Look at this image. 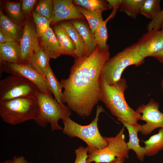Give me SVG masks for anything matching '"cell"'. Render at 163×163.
Listing matches in <instances>:
<instances>
[{"label":"cell","instance_id":"obj_25","mask_svg":"<svg viewBox=\"0 0 163 163\" xmlns=\"http://www.w3.org/2000/svg\"><path fill=\"white\" fill-rule=\"evenodd\" d=\"M144 0H122L119 11L124 12L127 16L135 19L139 14Z\"/></svg>","mask_w":163,"mask_h":163},{"label":"cell","instance_id":"obj_2","mask_svg":"<svg viewBox=\"0 0 163 163\" xmlns=\"http://www.w3.org/2000/svg\"><path fill=\"white\" fill-rule=\"evenodd\" d=\"M101 89L100 101L109 109L117 120L132 124H137L141 120V114L131 108L125 100L124 93L128 87L123 78L116 83L109 85L99 78Z\"/></svg>","mask_w":163,"mask_h":163},{"label":"cell","instance_id":"obj_31","mask_svg":"<svg viewBox=\"0 0 163 163\" xmlns=\"http://www.w3.org/2000/svg\"><path fill=\"white\" fill-rule=\"evenodd\" d=\"M53 11V0L40 1L37 5L35 12L51 20Z\"/></svg>","mask_w":163,"mask_h":163},{"label":"cell","instance_id":"obj_17","mask_svg":"<svg viewBox=\"0 0 163 163\" xmlns=\"http://www.w3.org/2000/svg\"><path fill=\"white\" fill-rule=\"evenodd\" d=\"M21 51L20 44L17 41L0 44L1 63H20Z\"/></svg>","mask_w":163,"mask_h":163},{"label":"cell","instance_id":"obj_6","mask_svg":"<svg viewBox=\"0 0 163 163\" xmlns=\"http://www.w3.org/2000/svg\"><path fill=\"white\" fill-rule=\"evenodd\" d=\"M38 106L35 97H21L0 101V116L5 123L17 125L36 117Z\"/></svg>","mask_w":163,"mask_h":163},{"label":"cell","instance_id":"obj_4","mask_svg":"<svg viewBox=\"0 0 163 163\" xmlns=\"http://www.w3.org/2000/svg\"><path fill=\"white\" fill-rule=\"evenodd\" d=\"M144 62L145 59L140 55L137 43H133L105 62L100 78L108 85L113 84L120 79L127 67L132 65L138 67Z\"/></svg>","mask_w":163,"mask_h":163},{"label":"cell","instance_id":"obj_29","mask_svg":"<svg viewBox=\"0 0 163 163\" xmlns=\"http://www.w3.org/2000/svg\"><path fill=\"white\" fill-rule=\"evenodd\" d=\"M5 9L13 21L18 24L21 23L23 19L21 3L20 2H6L5 4Z\"/></svg>","mask_w":163,"mask_h":163},{"label":"cell","instance_id":"obj_22","mask_svg":"<svg viewBox=\"0 0 163 163\" xmlns=\"http://www.w3.org/2000/svg\"><path fill=\"white\" fill-rule=\"evenodd\" d=\"M145 145V155L150 156L157 154L163 150V128H161L158 133L143 142Z\"/></svg>","mask_w":163,"mask_h":163},{"label":"cell","instance_id":"obj_15","mask_svg":"<svg viewBox=\"0 0 163 163\" xmlns=\"http://www.w3.org/2000/svg\"><path fill=\"white\" fill-rule=\"evenodd\" d=\"M120 122L128 132L129 139V142H127L128 149L133 150L138 159L143 162L145 156V148L144 147L140 145L138 136V133L141 130V125L138 123L136 125L132 124L123 121Z\"/></svg>","mask_w":163,"mask_h":163},{"label":"cell","instance_id":"obj_41","mask_svg":"<svg viewBox=\"0 0 163 163\" xmlns=\"http://www.w3.org/2000/svg\"><path fill=\"white\" fill-rule=\"evenodd\" d=\"M161 89L162 90H163V77L162 78V80L161 81Z\"/></svg>","mask_w":163,"mask_h":163},{"label":"cell","instance_id":"obj_42","mask_svg":"<svg viewBox=\"0 0 163 163\" xmlns=\"http://www.w3.org/2000/svg\"><path fill=\"white\" fill-rule=\"evenodd\" d=\"M161 30L163 33V21L161 25Z\"/></svg>","mask_w":163,"mask_h":163},{"label":"cell","instance_id":"obj_40","mask_svg":"<svg viewBox=\"0 0 163 163\" xmlns=\"http://www.w3.org/2000/svg\"><path fill=\"white\" fill-rule=\"evenodd\" d=\"M0 163H13V160H7L5 161L1 162Z\"/></svg>","mask_w":163,"mask_h":163},{"label":"cell","instance_id":"obj_34","mask_svg":"<svg viewBox=\"0 0 163 163\" xmlns=\"http://www.w3.org/2000/svg\"><path fill=\"white\" fill-rule=\"evenodd\" d=\"M36 0H22L21 1V9L25 13L28 14L32 9L36 2Z\"/></svg>","mask_w":163,"mask_h":163},{"label":"cell","instance_id":"obj_32","mask_svg":"<svg viewBox=\"0 0 163 163\" xmlns=\"http://www.w3.org/2000/svg\"><path fill=\"white\" fill-rule=\"evenodd\" d=\"M163 21V9L148 24L146 29L148 31L153 29L160 30Z\"/></svg>","mask_w":163,"mask_h":163},{"label":"cell","instance_id":"obj_30","mask_svg":"<svg viewBox=\"0 0 163 163\" xmlns=\"http://www.w3.org/2000/svg\"><path fill=\"white\" fill-rule=\"evenodd\" d=\"M32 16L35 24L37 33L39 37L50 27L51 20L35 11L32 12Z\"/></svg>","mask_w":163,"mask_h":163},{"label":"cell","instance_id":"obj_19","mask_svg":"<svg viewBox=\"0 0 163 163\" xmlns=\"http://www.w3.org/2000/svg\"><path fill=\"white\" fill-rule=\"evenodd\" d=\"M59 24L68 33L76 47L75 58L84 56L85 47L84 42L77 29L70 21H63Z\"/></svg>","mask_w":163,"mask_h":163},{"label":"cell","instance_id":"obj_24","mask_svg":"<svg viewBox=\"0 0 163 163\" xmlns=\"http://www.w3.org/2000/svg\"><path fill=\"white\" fill-rule=\"evenodd\" d=\"M74 4L81 6L92 12L102 13L104 11L111 8L106 0H74Z\"/></svg>","mask_w":163,"mask_h":163},{"label":"cell","instance_id":"obj_9","mask_svg":"<svg viewBox=\"0 0 163 163\" xmlns=\"http://www.w3.org/2000/svg\"><path fill=\"white\" fill-rule=\"evenodd\" d=\"M1 72L25 78L33 82L39 91L52 96V93L44 76L28 64L1 63Z\"/></svg>","mask_w":163,"mask_h":163},{"label":"cell","instance_id":"obj_7","mask_svg":"<svg viewBox=\"0 0 163 163\" xmlns=\"http://www.w3.org/2000/svg\"><path fill=\"white\" fill-rule=\"evenodd\" d=\"M123 126L114 137H104L108 142L107 145L91 154H88L87 163H107L117 157L129 158L128 149L125 141Z\"/></svg>","mask_w":163,"mask_h":163},{"label":"cell","instance_id":"obj_16","mask_svg":"<svg viewBox=\"0 0 163 163\" xmlns=\"http://www.w3.org/2000/svg\"><path fill=\"white\" fill-rule=\"evenodd\" d=\"M83 20H74L71 21L77 29L84 42L85 47L84 56H86L94 51L97 45L89 26Z\"/></svg>","mask_w":163,"mask_h":163},{"label":"cell","instance_id":"obj_10","mask_svg":"<svg viewBox=\"0 0 163 163\" xmlns=\"http://www.w3.org/2000/svg\"><path fill=\"white\" fill-rule=\"evenodd\" d=\"M159 103L151 98L146 104H142L136 110L141 114V120L146 123L141 125L140 132L148 135L156 128H163V113L159 110Z\"/></svg>","mask_w":163,"mask_h":163},{"label":"cell","instance_id":"obj_14","mask_svg":"<svg viewBox=\"0 0 163 163\" xmlns=\"http://www.w3.org/2000/svg\"><path fill=\"white\" fill-rule=\"evenodd\" d=\"M39 37L41 47L50 59H56L63 55L54 32L50 27Z\"/></svg>","mask_w":163,"mask_h":163},{"label":"cell","instance_id":"obj_20","mask_svg":"<svg viewBox=\"0 0 163 163\" xmlns=\"http://www.w3.org/2000/svg\"><path fill=\"white\" fill-rule=\"evenodd\" d=\"M0 29L8 34L14 40L20 41L21 28L18 25L0 11Z\"/></svg>","mask_w":163,"mask_h":163},{"label":"cell","instance_id":"obj_18","mask_svg":"<svg viewBox=\"0 0 163 163\" xmlns=\"http://www.w3.org/2000/svg\"><path fill=\"white\" fill-rule=\"evenodd\" d=\"M54 32L60 44L63 55L75 58L76 46L68 33L59 23L54 26Z\"/></svg>","mask_w":163,"mask_h":163},{"label":"cell","instance_id":"obj_3","mask_svg":"<svg viewBox=\"0 0 163 163\" xmlns=\"http://www.w3.org/2000/svg\"><path fill=\"white\" fill-rule=\"evenodd\" d=\"M105 112L101 106L97 105L95 117L87 125L79 124L70 117L63 120V133L69 137H76L82 140L87 145L88 154L107 146L108 142L100 133L97 126L99 114Z\"/></svg>","mask_w":163,"mask_h":163},{"label":"cell","instance_id":"obj_5","mask_svg":"<svg viewBox=\"0 0 163 163\" xmlns=\"http://www.w3.org/2000/svg\"><path fill=\"white\" fill-rule=\"evenodd\" d=\"M36 98L38 106L37 115L34 120L36 123L43 128L50 124L52 132L62 130L58 121L69 118L72 115L70 109L67 105L58 103L53 96L40 91Z\"/></svg>","mask_w":163,"mask_h":163},{"label":"cell","instance_id":"obj_23","mask_svg":"<svg viewBox=\"0 0 163 163\" xmlns=\"http://www.w3.org/2000/svg\"><path fill=\"white\" fill-rule=\"evenodd\" d=\"M44 77L55 99L59 103L63 104L62 97L63 88L62 84L57 80L50 65L46 69Z\"/></svg>","mask_w":163,"mask_h":163},{"label":"cell","instance_id":"obj_38","mask_svg":"<svg viewBox=\"0 0 163 163\" xmlns=\"http://www.w3.org/2000/svg\"><path fill=\"white\" fill-rule=\"evenodd\" d=\"M152 57L157 59L160 62L163 63V49L154 54Z\"/></svg>","mask_w":163,"mask_h":163},{"label":"cell","instance_id":"obj_27","mask_svg":"<svg viewBox=\"0 0 163 163\" xmlns=\"http://www.w3.org/2000/svg\"><path fill=\"white\" fill-rule=\"evenodd\" d=\"M75 7L86 18L89 24L91 33L94 35L97 27L104 20L101 13L92 12L79 6Z\"/></svg>","mask_w":163,"mask_h":163},{"label":"cell","instance_id":"obj_33","mask_svg":"<svg viewBox=\"0 0 163 163\" xmlns=\"http://www.w3.org/2000/svg\"><path fill=\"white\" fill-rule=\"evenodd\" d=\"M88 150L87 147H79L75 151L76 158L74 163H87L88 158Z\"/></svg>","mask_w":163,"mask_h":163},{"label":"cell","instance_id":"obj_21","mask_svg":"<svg viewBox=\"0 0 163 163\" xmlns=\"http://www.w3.org/2000/svg\"><path fill=\"white\" fill-rule=\"evenodd\" d=\"M50 57L41 46L39 51L33 54L28 64L44 77L46 69L50 65Z\"/></svg>","mask_w":163,"mask_h":163},{"label":"cell","instance_id":"obj_35","mask_svg":"<svg viewBox=\"0 0 163 163\" xmlns=\"http://www.w3.org/2000/svg\"><path fill=\"white\" fill-rule=\"evenodd\" d=\"M109 4L113 8V10L109 15L111 19L113 18L115 16L117 10L119 9L122 0H107Z\"/></svg>","mask_w":163,"mask_h":163},{"label":"cell","instance_id":"obj_37","mask_svg":"<svg viewBox=\"0 0 163 163\" xmlns=\"http://www.w3.org/2000/svg\"><path fill=\"white\" fill-rule=\"evenodd\" d=\"M13 163H34L32 162H28L22 155L14 156L12 158Z\"/></svg>","mask_w":163,"mask_h":163},{"label":"cell","instance_id":"obj_13","mask_svg":"<svg viewBox=\"0 0 163 163\" xmlns=\"http://www.w3.org/2000/svg\"><path fill=\"white\" fill-rule=\"evenodd\" d=\"M53 11L51 22L56 24L62 21L84 20L85 18L79 12L71 0H53Z\"/></svg>","mask_w":163,"mask_h":163},{"label":"cell","instance_id":"obj_11","mask_svg":"<svg viewBox=\"0 0 163 163\" xmlns=\"http://www.w3.org/2000/svg\"><path fill=\"white\" fill-rule=\"evenodd\" d=\"M38 36L36 30L29 19L24 24L22 34L20 40L21 64H28L33 54L40 50Z\"/></svg>","mask_w":163,"mask_h":163},{"label":"cell","instance_id":"obj_39","mask_svg":"<svg viewBox=\"0 0 163 163\" xmlns=\"http://www.w3.org/2000/svg\"><path fill=\"white\" fill-rule=\"evenodd\" d=\"M125 158L123 157H117L112 161L107 163H123Z\"/></svg>","mask_w":163,"mask_h":163},{"label":"cell","instance_id":"obj_8","mask_svg":"<svg viewBox=\"0 0 163 163\" xmlns=\"http://www.w3.org/2000/svg\"><path fill=\"white\" fill-rule=\"evenodd\" d=\"M39 90L32 82L11 75L0 81V101L21 97H35Z\"/></svg>","mask_w":163,"mask_h":163},{"label":"cell","instance_id":"obj_1","mask_svg":"<svg viewBox=\"0 0 163 163\" xmlns=\"http://www.w3.org/2000/svg\"><path fill=\"white\" fill-rule=\"evenodd\" d=\"M110 56L109 48L97 45L89 56L75 58L69 77L61 80L62 103L79 116H90L100 101V75Z\"/></svg>","mask_w":163,"mask_h":163},{"label":"cell","instance_id":"obj_26","mask_svg":"<svg viewBox=\"0 0 163 163\" xmlns=\"http://www.w3.org/2000/svg\"><path fill=\"white\" fill-rule=\"evenodd\" d=\"M160 0H144L140 14L147 18L153 19L161 11Z\"/></svg>","mask_w":163,"mask_h":163},{"label":"cell","instance_id":"obj_28","mask_svg":"<svg viewBox=\"0 0 163 163\" xmlns=\"http://www.w3.org/2000/svg\"><path fill=\"white\" fill-rule=\"evenodd\" d=\"M110 19L109 16L105 20L102 21L97 27L94 34L97 45L103 49L109 48L108 45L107 44L108 36L106 25Z\"/></svg>","mask_w":163,"mask_h":163},{"label":"cell","instance_id":"obj_36","mask_svg":"<svg viewBox=\"0 0 163 163\" xmlns=\"http://www.w3.org/2000/svg\"><path fill=\"white\" fill-rule=\"evenodd\" d=\"M16 41L0 29V44Z\"/></svg>","mask_w":163,"mask_h":163},{"label":"cell","instance_id":"obj_12","mask_svg":"<svg viewBox=\"0 0 163 163\" xmlns=\"http://www.w3.org/2000/svg\"><path fill=\"white\" fill-rule=\"evenodd\" d=\"M140 55L144 58L152 57L163 49V33L153 29L144 34L136 43Z\"/></svg>","mask_w":163,"mask_h":163}]
</instances>
